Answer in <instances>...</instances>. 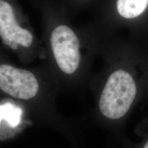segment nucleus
<instances>
[{
  "label": "nucleus",
  "mask_w": 148,
  "mask_h": 148,
  "mask_svg": "<svg viewBox=\"0 0 148 148\" xmlns=\"http://www.w3.org/2000/svg\"><path fill=\"white\" fill-rule=\"evenodd\" d=\"M60 90L45 63L18 66L0 49V94L25 106L34 122L59 132L76 146V123L60 114L56 104Z\"/></svg>",
  "instance_id": "nucleus-1"
},
{
  "label": "nucleus",
  "mask_w": 148,
  "mask_h": 148,
  "mask_svg": "<svg viewBox=\"0 0 148 148\" xmlns=\"http://www.w3.org/2000/svg\"><path fill=\"white\" fill-rule=\"evenodd\" d=\"M42 19L45 64L60 89L75 90L84 78L86 59L82 32L70 11L57 0H32Z\"/></svg>",
  "instance_id": "nucleus-2"
},
{
  "label": "nucleus",
  "mask_w": 148,
  "mask_h": 148,
  "mask_svg": "<svg viewBox=\"0 0 148 148\" xmlns=\"http://www.w3.org/2000/svg\"><path fill=\"white\" fill-rule=\"evenodd\" d=\"M0 40L24 65L38 59L46 60L42 40L17 0H0Z\"/></svg>",
  "instance_id": "nucleus-3"
},
{
  "label": "nucleus",
  "mask_w": 148,
  "mask_h": 148,
  "mask_svg": "<svg viewBox=\"0 0 148 148\" xmlns=\"http://www.w3.org/2000/svg\"><path fill=\"white\" fill-rule=\"evenodd\" d=\"M136 94V86L132 75L124 69H114L108 74L99 93L98 110L109 121L121 119L128 112Z\"/></svg>",
  "instance_id": "nucleus-4"
},
{
  "label": "nucleus",
  "mask_w": 148,
  "mask_h": 148,
  "mask_svg": "<svg viewBox=\"0 0 148 148\" xmlns=\"http://www.w3.org/2000/svg\"><path fill=\"white\" fill-rule=\"evenodd\" d=\"M34 123L25 106L0 94V142L15 138Z\"/></svg>",
  "instance_id": "nucleus-5"
},
{
  "label": "nucleus",
  "mask_w": 148,
  "mask_h": 148,
  "mask_svg": "<svg viewBox=\"0 0 148 148\" xmlns=\"http://www.w3.org/2000/svg\"><path fill=\"white\" fill-rule=\"evenodd\" d=\"M147 5L148 0H116L115 8L119 16L130 19L143 13Z\"/></svg>",
  "instance_id": "nucleus-6"
},
{
  "label": "nucleus",
  "mask_w": 148,
  "mask_h": 148,
  "mask_svg": "<svg viewBox=\"0 0 148 148\" xmlns=\"http://www.w3.org/2000/svg\"><path fill=\"white\" fill-rule=\"evenodd\" d=\"M86 1L88 0H64L62 3L71 12V10H76V8L82 5Z\"/></svg>",
  "instance_id": "nucleus-7"
},
{
  "label": "nucleus",
  "mask_w": 148,
  "mask_h": 148,
  "mask_svg": "<svg viewBox=\"0 0 148 148\" xmlns=\"http://www.w3.org/2000/svg\"><path fill=\"white\" fill-rule=\"evenodd\" d=\"M143 148H148V141L145 144V145H144Z\"/></svg>",
  "instance_id": "nucleus-8"
}]
</instances>
